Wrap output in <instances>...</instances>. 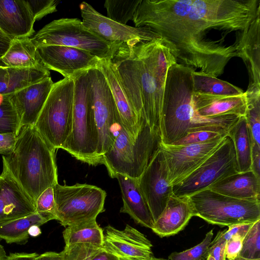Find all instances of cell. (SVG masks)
<instances>
[{"mask_svg": "<svg viewBox=\"0 0 260 260\" xmlns=\"http://www.w3.org/2000/svg\"><path fill=\"white\" fill-rule=\"evenodd\" d=\"M19 131L18 115L10 94L0 93V134L13 133L17 136Z\"/></svg>", "mask_w": 260, "mask_h": 260, "instance_id": "35", "label": "cell"}, {"mask_svg": "<svg viewBox=\"0 0 260 260\" xmlns=\"http://www.w3.org/2000/svg\"><path fill=\"white\" fill-rule=\"evenodd\" d=\"M141 0H106L104 7L107 11V17L110 19L122 24L126 25L133 20L134 15Z\"/></svg>", "mask_w": 260, "mask_h": 260, "instance_id": "34", "label": "cell"}, {"mask_svg": "<svg viewBox=\"0 0 260 260\" xmlns=\"http://www.w3.org/2000/svg\"><path fill=\"white\" fill-rule=\"evenodd\" d=\"M160 135L143 120L137 137H130L120 125L111 149L102 157L109 176L120 174L138 179L159 147Z\"/></svg>", "mask_w": 260, "mask_h": 260, "instance_id": "5", "label": "cell"}, {"mask_svg": "<svg viewBox=\"0 0 260 260\" xmlns=\"http://www.w3.org/2000/svg\"><path fill=\"white\" fill-rule=\"evenodd\" d=\"M253 223H243L228 226V229L219 232L212 241L211 245L221 242H226L232 237L239 235L243 239L246 236Z\"/></svg>", "mask_w": 260, "mask_h": 260, "instance_id": "41", "label": "cell"}, {"mask_svg": "<svg viewBox=\"0 0 260 260\" xmlns=\"http://www.w3.org/2000/svg\"><path fill=\"white\" fill-rule=\"evenodd\" d=\"M187 197L193 216L212 224L229 226L260 219L259 199H239L208 188Z\"/></svg>", "mask_w": 260, "mask_h": 260, "instance_id": "8", "label": "cell"}, {"mask_svg": "<svg viewBox=\"0 0 260 260\" xmlns=\"http://www.w3.org/2000/svg\"><path fill=\"white\" fill-rule=\"evenodd\" d=\"M152 247L144 235L128 224L123 230L110 225L105 228L103 247L120 260H148Z\"/></svg>", "mask_w": 260, "mask_h": 260, "instance_id": "17", "label": "cell"}, {"mask_svg": "<svg viewBox=\"0 0 260 260\" xmlns=\"http://www.w3.org/2000/svg\"><path fill=\"white\" fill-rule=\"evenodd\" d=\"M90 260H120L117 256L107 251L102 247L91 257Z\"/></svg>", "mask_w": 260, "mask_h": 260, "instance_id": "47", "label": "cell"}, {"mask_svg": "<svg viewBox=\"0 0 260 260\" xmlns=\"http://www.w3.org/2000/svg\"><path fill=\"white\" fill-rule=\"evenodd\" d=\"M226 136L186 145L161 142L159 148L164 157L170 184L173 186L178 183L197 169L218 148Z\"/></svg>", "mask_w": 260, "mask_h": 260, "instance_id": "13", "label": "cell"}, {"mask_svg": "<svg viewBox=\"0 0 260 260\" xmlns=\"http://www.w3.org/2000/svg\"><path fill=\"white\" fill-rule=\"evenodd\" d=\"M247 108L245 117L252 144L260 146V87H248L245 92Z\"/></svg>", "mask_w": 260, "mask_h": 260, "instance_id": "33", "label": "cell"}, {"mask_svg": "<svg viewBox=\"0 0 260 260\" xmlns=\"http://www.w3.org/2000/svg\"><path fill=\"white\" fill-rule=\"evenodd\" d=\"M52 218L36 212L30 215L0 225V238L7 243L25 244L29 238L28 230L34 225L41 226Z\"/></svg>", "mask_w": 260, "mask_h": 260, "instance_id": "29", "label": "cell"}, {"mask_svg": "<svg viewBox=\"0 0 260 260\" xmlns=\"http://www.w3.org/2000/svg\"><path fill=\"white\" fill-rule=\"evenodd\" d=\"M28 232L29 236L34 237L39 236L42 233L40 226L37 225L30 226Z\"/></svg>", "mask_w": 260, "mask_h": 260, "instance_id": "51", "label": "cell"}, {"mask_svg": "<svg viewBox=\"0 0 260 260\" xmlns=\"http://www.w3.org/2000/svg\"><path fill=\"white\" fill-rule=\"evenodd\" d=\"M11 40L12 39L0 30V58L7 51Z\"/></svg>", "mask_w": 260, "mask_h": 260, "instance_id": "50", "label": "cell"}, {"mask_svg": "<svg viewBox=\"0 0 260 260\" xmlns=\"http://www.w3.org/2000/svg\"><path fill=\"white\" fill-rule=\"evenodd\" d=\"M251 161V170L260 177V146L252 144Z\"/></svg>", "mask_w": 260, "mask_h": 260, "instance_id": "46", "label": "cell"}, {"mask_svg": "<svg viewBox=\"0 0 260 260\" xmlns=\"http://www.w3.org/2000/svg\"><path fill=\"white\" fill-rule=\"evenodd\" d=\"M226 242H221L211 245L207 254L211 255L215 260H225V247Z\"/></svg>", "mask_w": 260, "mask_h": 260, "instance_id": "45", "label": "cell"}, {"mask_svg": "<svg viewBox=\"0 0 260 260\" xmlns=\"http://www.w3.org/2000/svg\"><path fill=\"white\" fill-rule=\"evenodd\" d=\"M0 66L14 68L43 66L37 48L29 37L12 39L7 51L0 58Z\"/></svg>", "mask_w": 260, "mask_h": 260, "instance_id": "28", "label": "cell"}, {"mask_svg": "<svg viewBox=\"0 0 260 260\" xmlns=\"http://www.w3.org/2000/svg\"><path fill=\"white\" fill-rule=\"evenodd\" d=\"M37 48L40 60L49 70L74 79L82 72L96 68L99 58L78 48L61 46H41Z\"/></svg>", "mask_w": 260, "mask_h": 260, "instance_id": "16", "label": "cell"}, {"mask_svg": "<svg viewBox=\"0 0 260 260\" xmlns=\"http://www.w3.org/2000/svg\"><path fill=\"white\" fill-rule=\"evenodd\" d=\"M31 40L37 47L48 45L73 47L85 50L100 59H112L123 44L102 39L76 18L54 20L39 30Z\"/></svg>", "mask_w": 260, "mask_h": 260, "instance_id": "7", "label": "cell"}, {"mask_svg": "<svg viewBox=\"0 0 260 260\" xmlns=\"http://www.w3.org/2000/svg\"><path fill=\"white\" fill-rule=\"evenodd\" d=\"M101 247L89 244L78 243L65 245L62 252L65 260H90L92 256Z\"/></svg>", "mask_w": 260, "mask_h": 260, "instance_id": "38", "label": "cell"}, {"mask_svg": "<svg viewBox=\"0 0 260 260\" xmlns=\"http://www.w3.org/2000/svg\"><path fill=\"white\" fill-rule=\"evenodd\" d=\"M227 136L211 131H197L188 133L185 136L172 144L186 145L206 142L219 136Z\"/></svg>", "mask_w": 260, "mask_h": 260, "instance_id": "42", "label": "cell"}, {"mask_svg": "<svg viewBox=\"0 0 260 260\" xmlns=\"http://www.w3.org/2000/svg\"><path fill=\"white\" fill-rule=\"evenodd\" d=\"M138 180L154 223L173 194L164 157L159 147Z\"/></svg>", "mask_w": 260, "mask_h": 260, "instance_id": "15", "label": "cell"}, {"mask_svg": "<svg viewBox=\"0 0 260 260\" xmlns=\"http://www.w3.org/2000/svg\"><path fill=\"white\" fill-rule=\"evenodd\" d=\"M53 84L50 76L9 94L18 115L20 129L35 125Z\"/></svg>", "mask_w": 260, "mask_h": 260, "instance_id": "19", "label": "cell"}, {"mask_svg": "<svg viewBox=\"0 0 260 260\" xmlns=\"http://www.w3.org/2000/svg\"><path fill=\"white\" fill-rule=\"evenodd\" d=\"M87 72L74 79L72 129L61 149L82 162L96 166L101 164L96 153L98 133L88 90Z\"/></svg>", "mask_w": 260, "mask_h": 260, "instance_id": "6", "label": "cell"}, {"mask_svg": "<svg viewBox=\"0 0 260 260\" xmlns=\"http://www.w3.org/2000/svg\"><path fill=\"white\" fill-rule=\"evenodd\" d=\"M112 61L138 117L144 118L151 130L160 135L166 80L176 58L158 38L134 45L122 44Z\"/></svg>", "mask_w": 260, "mask_h": 260, "instance_id": "2", "label": "cell"}, {"mask_svg": "<svg viewBox=\"0 0 260 260\" xmlns=\"http://www.w3.org/2000/svg\"><path fill=\"white\" fill-rule=\"evenodd\" d=\"M65 245L89 244L103 247L104 230L96 219L66 227L62 232Z\"/></svg>", "mask_w": 260, "mask_h": 260, "instance_id": "32", "label": "cell"}, {"mask_svg": "<svg viewBox=\"0 0 260 260\" xmlns=\"http://www.w3.org/2000/svg\"><path fill=\"white\" fill-rule=\"evenodd\" d=\"M213 236V230L208 232L203 240L196 246L182 252L171 253L169 260H203L206 258L208 250Z\"/></svg>", "mask_w": 260, "mask_h": 260, "instance_id": "37", "label": "cell"}, {"mask_svg": "<svg viewBox=\"0 0 260 260\" xmlns=\"http://www.w3.org/2000/svg\"><path fill=\"white\" fill-rule=\"evenodd\" d=\"M27 2L35 21L56 12L59 3L58 0H32Z\"/></svg>", "mask_w": 260, "mask_h": 260, "instance_id": "40", "label": "cell"}, {"mask_svg": "<svg viewBox=\"0 0 260 260\" xmlns=\"http://www.w3.org/2000/svg\"><path fill=\"white\" fill-rule=\"evenodd\" d=\"M228 260H260V259H247L243 257H242L240 256H238L236 257H235L232 259H228Z\"/></svg>", "mask_w": 260, "mask_h": 260, "instance_id": "53", "label": "cell"}, {"mask_svg": "<svg viewBox=\"0 0 260 260\" xmlns=\"http://www.w3.org/2000/svg\"><path fill=\"white\" fill-rule=\"evenodd\" d=\"M17 135L13 133L0 134V154H9L13 150Z\"/></svg>", "mask_w": 260, "mask_h": 260, "instance_id": "44", "label": "cell"}, {"mask_svg": "<svg viewBox=\"0 0 260 260\" xmlns=\"http://www.w3.org/2000/svg\"><path fill=\"white\" fill-rule=\"evenodd\" d=\"M259 14L260 0H141L132 21L156 34L177 63L217 77L238 57L239 45L208 35L243 33Z\"/></svg>", "mask_w": 260, "mask_h": 260, "instance_id": "1", "label": "cell"}, {"mask_svg": "<svg viewBox=\"0 0 260 260\" xmlns=\"http://www.w3.org/2000/svg\"><path fill=\"white\" fill-rule=\"evenodd\" d=\"M191 67L175 63L169 69L165 83L160 127L161 142L172 144L188 133L211 131L228 135L240 116L227 115L205 117L192 105Z\"/></svg>", "mask_w": 260, "mask_h": 260, "instance_id": "3", "label": "cell"}, {"mask_svg": "<svg viewBox=\"0 0 260 260\" xmlns=\"http://www.w3.org/2000/svg\"><path fill=\"white\" fill-rule=\"evenodd\" d=\"M192 102L197 113L205 117L227 115L244 116L247 102L245 93L239 96H221L193 92Z\"/></svg>", "mask_w": 260, "mask_h": 260, "instance_id": "23", "label": "cell"}, {"mask_svg": "<svg viewBox=\"0 0 260 260\" xmlns=\"http://www.w3.org/2000/svg\"><path fill=\"white\" fill-rule=\"evenodd\" d=\"M113 178L118 180L121 192L123 205L120 212L128 214L136 223L152 229L154 220L138 179L120 174H115Z\"/></svg>", "mask_w": 260, "mask_h": 260, "instance_id": "22", "label": "cell"}, {"mask_svg": "<svg viewBox=\"0 0 260 260\" xmlns=\"http://www.w3.org/2000/svg\"><path fill=\"white\" fill-rule=\"evenodd\" d=\"M2 240L0 238V260H7L8 255H7L6 251L1 244Z\"/></svg>", "mask_w": 260, "mask_h": 260, "instance_id": "52", "label": "cell"}, {"mask_svg": "<svg viewBox=\"0 0 260 260\" xmlns=\"http://www.w3.org/2000/svg\"><path fill=\"white\" fill-rule=\"evenodd\" d=\"M34 260H65L63 253L56 252H46L41 254H38Z\"/></svg>", "mask_w": 260, "mask_h": 260, "instance_id": "48", "label": "cell"}, {"mask_svg": "<svg viewBox=\"0 0 260 260\" xmlns=\"http://www.w3.org/2000/svg\"><path fill=\"white\" fill-rule=\"evenodd\" d=\"M53 190L56 220L64 227L95 220L105 210L107 193L96 186L57 183Z\"/></svg>", "mask_w": 260, "mask_h": 260, "instance_id": "10", "label": "cell"}, {"mask_svg": "<svg viewBox=\"0 0 260 260\" xmlns=\"http://www.w3.org/2000/svg\"><path fill=\"white\" fill-rule=\"evenodd\" d=\"M50 76L44 67L14 68L0 66V93L10 94Z\"/></svg>", "mask_w": 260, "mask_h": 260, "instance_id": "27", "label": "cell"}, {"mask_svg": "<svg viewBox=\"0 0 260 260\" xmlns=\"http://www.w3.org/2000/svg\"><path fill=\"white\" fill-rule=\"evenodd\" d=\"M74 95V79L64 78L54 83L34 125L55 150L61 148L71 133Z\"/></svg>", "mask_w": 260, "mask_h": 260, "instance_id": "9", "label": "cell"}, {"mask_svg": "<svg viewBox=\"0 0 260 260\" xmlns=\"http://www.w3.org/2000/svg\"><path fill=\"white\" fill-rule=\"evenodd\" d=\"M238 172L234 145L227 135L218 148L201 165L172 186L173 194L178 197H187Z\"/></svg>", "mask_w": 260, "mask_h": 260, "instance_id": "12", "label": "cell"}, {"mask_svg": "<svg viewBox=\"0 0 260 260\" xmlns=\"http://www.w3.org/2000/svg\"><path fill=\"white\" fill-rule=\"evenodd\" d=\"M55 150L35 126L25 125L13 151L2 156L3 166L35 203L43 191L58 183Z\"/></svg>", "mask_w": 260, "mask_h": 260, "instance_id": "4", "label": "cell"}, {"mask_svg": "<svg viewBox=\"0 0 260 260\" xmlns=\"http://www.w3.org/2000/svg\"><path fill=\"white\" fill-rule=\"evenodd\" d=\"M79 8L84 25L108 42L134 45L159 38L146 27H133L114 21L86 2H82Z\"/></svg>", "mask_w": 260, "mask_h": 260, "instance_id": "14", "label": "cell"}, {"mask_svg": "<svg viewBox=\"0 0 260 260\" xmlns=\"http://www.w3.org/2000/svg\"><path fill=\"white\" fill-rule=\"evenodd\" d=\"M35 22L27 1L0 0V30L11 39L30 38Z\"/></svg>", "mask_w": 260, "mask_h": 260, "instance_id": "21", "label": "cell"}, {"mask_svg": "<svg viewBox=\"0 0 260 260\" xmlns=\"http://www.w3.org/2000/svg\"><path fill=\"white\" fill-rule=\"evenodd\" d=\"M207 188L239 199H259L260 177L252 170L238 172L220 180Z\"/></svg>", "mask_w": 260, "mask_h": 260, "instance_id": "25", "label": "cell"}, {"mask_svg": "<svg viewBox=\"0 0 260 260\" xmlns=\"http://www.w3.org/2000/svg\"><path fill=\"white\" fill-rule=\"evenodd\" d=\"M96 69L105 77L116 105L121 126L132 138L135 139L140 131L143 118L139 119L124 91L112 59H99Z\"/></svg>", "mask_w": 260, "mask_h": 260, "instance_id": "20", "label": "cell"}, {"mask_svg": "<svg viewBox=\"0 0 260 260\" xmlns=\"http://www.w3.org/2000/svg\"><path fill=\"white\" fill-rule=\"evenodd\" d=\"M35 204L36 212L56 220L53 187H48L43 191L37 199Z\"/></svg>", "mask_w": 260, "mask_h": 260, "instance_id": "39", "label": "cell"}, {"mask_svg": "<svg viewBox=\"0 0 260 260\" xmlns=\"http://www.w3.org/2000/svg\"><path fill=\"white\" fill-rule=\"evenodd\" d=\"M238 57L242 58L248 70V87H260V14L241 37Z\"/></svg>", "mask_w": 260, "mask_h": 260, "instance_id": "26", "label": "cell"}, {"mask_svg": "<svg viewBox=\"0 0 260 260\" xmlns=\"http://www.w3.org/2000/svg\"><path fill=\"white\" fill-rule=\"evenodd\" d=\"M148 260H166L165 259L162 258H156L154 256H152L151 257H150Z\"/></svg>", "mask_w": 260, "mask_h": 260, "instance_id": "54", "label": "cell"}, {"mask_svg": "<svg viewBox=\"0 0 260 260\" xmlns=\"http://www.w3.org/2000/svg\"><path fill=\"white\" fill-rule=\"evenodd\" d=\"M36 212L34 202L3 166L0 175V225Z\"/></svg>", "mask_w": 260, "mask_h": 260, "instance_id": "18", "label": "cell"}, {"mask_svg": "<svg viewBox=\"0 0 260 260\" xmlns=\"http://www.w3.org/2000/svg\"><path fill=\"white\" fill-rule=\"evenodd\" d=\"M243 238L236 235L232 237L226 241L225 247V257L228 259L239 256L242 246Z\"/></svg>", "mask_w": 260, "mask_h": 260, "instance_id": "43", "label": "cell"}, {"mask_svg": "<svg viewBox=\"0 0 260 260\" xmlns=\"http://www.w3.org/2000/svg\"><path fill=\"white\" fill-rule=\"evenodd\" d=\"M38 255V254L36 252L13 253L8 256L7 260H34Z\"/></svg>", "mask_w": 260, "mask_h": 260, "instance_id": "49", "label": "cell"}, {"mask_svg": "<svg viewBox=\"0 0 260 260\" xmlns=\"http://www.w3.org/2000/svg\"><path fill=\"white\" fill-rule=\"evenodd\" d=\"M193 92L221 96L242 95L244 92L240 88L217 77L193 70L192 72Z\"/></svg>", "mask_w": 260, "mask_h": 260, "instance_id": "31", "label": "cell"}, {"mask_svg": "<svg viewBox=\"0 0 260 260\" xmlns=\"http://www.w3.org/2000/svg\"><path fill=\"white\" fill-rule=\"evenodd\" d=\"M239 256L247 259H260V219L253 223L243 239Z\"/></svg>", "mask_w": 260, "mask_h": 260, "instance_id": "36", "label": "cell"}, {"mask_svg": "<svg viewBox=\"0 0 260 260\" xmlns=\"http://www.w3.org/2000/svg\"><path fill=\"white\" fill-rule=\"evenodd\" d=\"M88 90L98 133L97 155L102 164L103 155L114 142L121 121L106 79L97 69L87 72Z\"/></svg>", "mask_w": 260, "mask_h": 260, "instance_id": "11", "label": "cell"}, {"mask_svg": "<svg viewBox=\"0 0 260 260\" xmlns=\"http://www.w3.org/2000/svg\"><path fill=\"white\" fill-rule=\"evenodd\" d=\"M206 258V260H215L214 258L210 255H208Z\"/></svg>", "mask_w": 260, "mask_h": 260, "instance_id": "55", "label": "cell"}, {"mask_svg": "<svg viewBox=\"0 0 260 260\" xmlns=\"http://www.w3.org/2000/svg\"><path fill=\"white\" fill-rule=\"evenodd\" d=\"M192 216V209L187 197H178L172 194L151 230L160 237L173 236L184 229Z\"/></svg>", "mask_w": 260, "mask_h": 260, "instance_id": "24", "label": "cell"}, {"mask_svg": "<svg viewBox=\"0 0 260 260\" xmlns=\"http://www.w3.org/2000/svg\"><path fill=\"white\" fill-rule=\"evenodd\" d=\"M228 136L232 139L239 172L251 170L252 141L245 116H241Z\"/></svg>", "mask_w": 260, "mask_h": 260, "instance_id": "30", "label": "cell"}]
</instances>
